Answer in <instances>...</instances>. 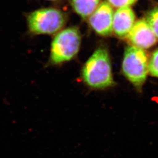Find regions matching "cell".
Masks as SVG:
<instances>
[{"mask_svg":"<svg viewBox=\"0 0 158 158\" xmlns=\"http://www.w3.org/2000/svg\"><path fill=\"white\" fill-rule=\"evenodd\" d=\"M132 46L141 49H149L156 44V37L147 21L141 19L134 24L127 36Z\"/></svg>","mask_w":158,"mask_h":158,"instance_id":"6","label":"cell"},{"mask_svg":"<svg viewBox=\"0 0 158 158\" xmlns=\"http://www.w3.org/2000/svg\"><path fill=\"white\" fill-rule=\"evenodd\" d=\"M79 80L91 90H102L115 85L106 48L100 47L94 51L81 68Z\"/></svg>","mask_w":158,"mask_h":158,"instance_id":"1","label":"cell"},{"mask_svg":"<svg viewBox=\"0 0 158 158\" xmlns=\"http://www.w3.org/2000/svg\"><path fill=\"white\" fill-rule=\"evenodd\" d=\"M81 44V35L76 28H70L57 34L52 42L49 65L58 66L72 60Z\"/></svg>","mask_w":158,"mask_h":158,"instance_id":"3","label":"cell"},{"mask_svg":"<svg viewBox=\"0 0 158 158\" xmlns=\"http://www.w3.org/2000/svg\"><path fill=\"white\" fill-rule=\"evenodd\" d=\"M100 0H71L75 12L80 16L86 18L95 11Z\"/></svg>","mask_w":158,"mask_h":158,"instance_id":"8","label":"cell"},{"mask_svg":"<svg viewBox=\"0 0 158 158\" xmlns=\"http://www.w3.org/2000/svg\"><path fill=\"white\" fill-rule=\"evenodd\" d=\"M114 13L110 3L104 1L89 17V23L97 34L107 36L113 32Z\"/></svg>","mask_w":158,"mask_h":158,"instance_id":"5","label":"cell"},{"mask_svg":"<svg viewBox=\"0 0 158 158\" xmlns=\"http://www.w3.org/2000/svg\"><path fill=\"white\" fill-rule=\"evenodd\" d=\"M122 72L136 90L141 91L149 72V61L143 49L127 46L122 63Z\"/></svg>","mask_w":158,"mask_h":158,"instance_id":"2","label":"cell"},{"mask_svg":"<svg viewBox=\"0 0 158 158\" xmlns=\"http://www.w3.org/2000/svg\"><path fill=\"white\" fill-rule=\"evenodd\" d=\"M52 1H55V0H52Z\"/></svg>","mask_w":158,"mask_h":158,"instance_id":"12","label":"cell"},{"mask_svg":"<svg viewBox=\"0 0 158 158\" xmlns=\"http://www.w3.org/2000/svg\"><path fill=\"white\" fill-rule=\"evenodd\" d=\"M30 31L35 34H53L62 28L65 17L55 8H43L31 13L28 17Z\"/></svg>","mask_w":158,"mask_h":158,"instance_id":"4","label":"cell"},{"mask_svg":"<svg viewBox=\"0 0 158 158\" xmlns=\"http://www.w3.org/2000/svg\"><path fill=\"white\" fill-rule=\"evenodd\" d=\"M135 15L129 6L118 8L113 17V30L119 38H127L134 25Z\"/></svg>","mask_w":158,"mask_h":158,"instance_id":"7","label":"cell"},{"mask_svg":"<svg viewBox=\"0 0 158 158\" xmlns=\"http://www.w3.org/2000/svg\"><path fill=\"white\" fill-rule=\"evenodd\" d=\"M147 22L158 39V7L149 12L147 16Z\"/></svg>","mask_w":158,"mask_h":158,"instance_id":"9","label":"cell"},{"mask_svg":"<svg viewBox=\"0 0 158 158\" xmlns=\"http://www.w3.org/2000/svg\"><path fill=\"white\" fill-rule=\"evenodd\" d=\"M110 4L114 8H121L132 5L137 0H108Z\"/></svg>","mask_w":158,"mask_h":158,"instance_id":"11","label":"cell"},{"mask_svg":"<svg viewBox=\"0 0 158 158\" xmlns=\"http://www.w3.org/2000/svg\"><path fill=\"white\" fill-rule=\"evenodd\" d=\"M149 73L158 78V49L154 51L149 61Z\"/></svg>","mask_w":158,"mask_h":158,"instance_id":"10","label":"cell"}]
</instances>
